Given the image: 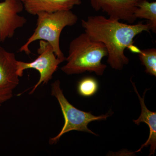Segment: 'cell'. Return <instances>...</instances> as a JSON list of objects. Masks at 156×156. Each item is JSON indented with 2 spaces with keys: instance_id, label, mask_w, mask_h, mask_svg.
Segmentation results:
<instances>
[{
  "instance_id": "cell-1",
  "label": "cell",
  "mask_w": 156,
  "mask_h": 156,
  "mask_svg": "<svg viewBox=\"0 0 156 156\" xmlns=\"http://www.w3.org/2000/svg\"><path fill=\"white\" fill-rule=\"evenodd\" d=\"M101 15L89 16L82 20L85 32L92 39L103 43L108 53V63L112 68L121 70L129 63L125 50L134 45L135 37L143 32H149V23L131 25Z\"/></svg>"
},
{
  "instance_id": "cell-2",
  "label": "cell",
  "mask_w": 156,
  "mask_h": 156,
  "mask_svg": "<svg viewBox=\"0 0 156 156\" xmlns=\"http://www.w3.org/2000/svg\"><path fill=\"white\" fill-rule=\"evenodd\" d=\"M108 55L103 43L95 41L85 32L70 43L68 56L66 58L67 63L61 70L67 75L89 72L102 76L107 66L102 63L101 60Z\"/></svg>"
},
{
  "instance_id": "cell-3",
  "label": "cell",
  "mask_w": 156,
  "mask_h": 156,
  "mask_svg": "<svg viewBox=\"0 0 156 156\" xmlns=\"http://www.w3.org/2000/svg\"><path fill=\"white\" fill-rule=\"evenodd\" d=\"M37 15L36 28L27 41L21 46L20 51L29 55L31 53L29 49L30 44L38 40H42L48 42L53 48L57 58L64 61L66 58L59 45L60 35L65 27L72 26L76 23L77 16L71 10L54 13L40 12Z\"/></svg>"
},
{
  "instance_id": "cell-4",
  "label": "cell",
  "mask_w": 156,
  "mask_h": 156,
  "mask_svg": "<svg viewBox=\"0 0 156 156\" xmlns=\"http://www.w3.org/2000/svg\"><path fill=\"white\" fill-rule=\"evenodd\" d=\"M51 93L56 97L61 108L64 117V126L60 132L55 137L50 138L49 143L53 144L58 142L62 136L72 131H84L97 135L88 127L89 123L93 121L105 120L110 115V113L95 116L91 112L80 110L73 105L65 97L60 87V82L55 81L51 86Z\"/></svg>"
},
{
  "instance_id": "cell-5",
  "label": "cell",
  "mask_w": 156,
  "mask_h": 156,
  "mask_svg": "<svg viewBox=\"0 0 156 156\" xmlns=\"http://www.w3.org/2000/svg\"><path fill=\"white\" fill-rule=\"evenodd\" d=\"M39 56L31 62L17 61V73L19 77L23 75L26 69H33L40 73V79L31 90L30 94H32L41 84H47L53 78L58 66L64 62L57 58L51 45L45 41L41 40L37 49Z\"/></svg>"
},
{
  "instance_id": "cell-6",
  "label": "cell",
  "mask_w": 156,
  "mask_h": 156,
  "mask_svg": "<svg viewBox=\"0 0 156 156\" xmlns=\"http://www.w3.org/2000/svg\"><path fill=\"white\" fill-rule=\"evenodd\" d=\"M24 9L20 0H5L0 2V42L14 36L18 29L27 22L24 16L20 14Z\"/></svg>"
},
{
  "instance_id": "cell-7",
  "label": "cell",
  "mask_w": 156,
  "mask_h": 156,
  "mask_svg": "<svg viewBox=\"0 0 156 156\" xmlns=\"http://www.w3.org/2000/svg\"><path fill=\"white\" fill-rule=\"evenodd\" d=\"M142 0H90L92 9L101 11L109 17L133 23L136 20L134 13Z\"/></svg>"
},
{
  "instance_id": "cell-8",
  "label": "cell",
  "mask_w": 156,
  "mask_h": 156,
  "mask_svg": "<svg viewBox=\"0 0 156 156\" xmlns=\"http://www.w3.org/2000/svg\"><path fill=\"white\" fill-rule=\"evenodd\" d=\"M17 61L14 53L0 46V89L13 90L19 83Z\"/></svg>"
},
{
  "instance_id": "cell-9",
  "label": "cell",
  "mask_w": 156,
  "mask_h": 156,
  "mask_svg": "<svg viewBox=\"0 0 156 156\" xmlns=\"http://www.w3.org/2000/svg\"><path fill=\"white\" fill-rule=\"evenodd\" d=\"M81 3V0H25L23 2L26 11L33 15L42 12L54 13L69 11Z\"/></svg>"
},
{
  "instance_id": "cell-10",
  "label": "cell",
  "mask_w": 156,
  "mask_h": 156,
  "mask_svg": "<svg viewBox=\"0 0 156 156\" xmlns=\"http://www.w3.org/2000/svg\"><path fill=\"white\" fill-rule=\"evenodd\" d=\"M131 82L134 91L139 98L141 108V113L139 118L137 119L133 120V122L136 125H139L140 123H145L147 124L150 129L149 136L146 142L142 144L135 152L141 151L144 148L150 146L149 156L154 155L156 149V112L151 111L146 106L144 97L146 92L148 89H145L143 97H141L137 91L135 84L132 81Z\"/></svg>"
},
{
  "instance_id": "cell-11",
  "label": "cell",
  "mask_w": 156,
  "mask_h": 156,
  "mask_svg": "<svg viewBox=\"0 0 156 156\" xmlns=\"http://www.w3.org/2000/svg\"><path fill=\"white\" fill-rule=\"evenodd\" d=\"M134 17L136 18L146 19L148 20L151 30L156 32V2L142 0L137 5L134 11Z\"/></svg>"
},
{
  "instance_id": "cell-12",
  "label": "cell",
  "mask_w": 156,
  "mask_h": 156,
  "mask_svg": "<svg viewBox=\"0 0 156 156\" xmlns=\"http://www.w3.org/2000/svg\"><path fill=\"white\" fill-rule=\"evenodd\" d=\"M140 60L145 66V72L150 75L156 76V49L141 50L139 53Z\"/></svg>"
},
{
  "instance_id": "cell-13",
  "label": "cell",
  "mask_w": 156,
  "mask_h": 156,
  "mask_svg": "<svg viewBox=\"0 0 156 156\" xmlns=\"http://www.w3.org/2000/svg\"><path fill=\"white\" fill-rule=\"evenodd\" d=\"M98 89V82L92 77L84 78L78 84V93L83 97H90L95 95Z\"/></svg>"
},
{
  "instance_id": "cell-14",
  "label": "cell",
  "mask_w": 156,
  "mask_h": 156,
  "mask_svg": "<svg viewBox=\"0 0 156 156\" xmlns=\"http://www.w3.org/2000/svg\"><path fill=\"white\" fill-rule=\"evenodd\" d=\"M12 96V90L0 89V104L4 103L9 100Z\"/></svg>"
},
{
  "instance_id": "cell-15",
  "label": "cell",
  "mask_w": 156,
  "mask_h": 156,
  "mask_svg": "<svg viewBox=\"0 0 156 156\" xmlns=\"http://www.w3.org/2000/svg\"><path fill=\"white\" fill-rule=\"evenodd\" d=\"M128 49H130L132 53H140L141 50H140L139 48L136 47L134 45H131Z\"/></svg>"
},
{
  "instance_id": "cell-16",
  "label": "cell",
  "mask_w": 156,
  "mask_h": 156,
  "mask_svg": "<svg viewBox=\"0 0 156 156\" xmlns=\"http://www.w3.org/2000/svg\"><path fill=\"white\" fill-rule=\"evenodd\" d=\"M20 1H22L23 2H24V1H25V0H20Z\"/></svg>"
}]
</instances>
